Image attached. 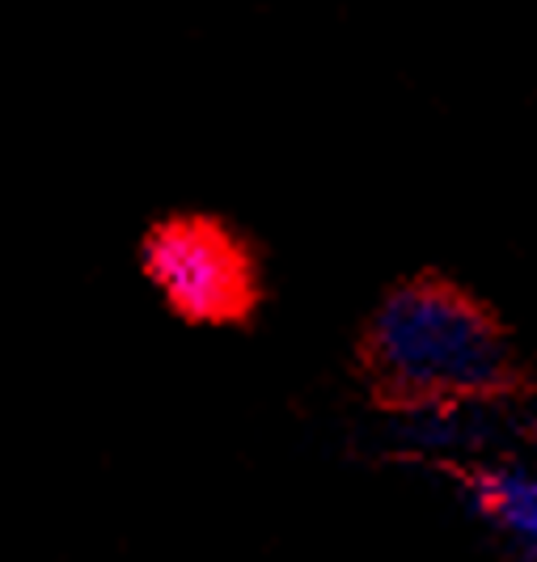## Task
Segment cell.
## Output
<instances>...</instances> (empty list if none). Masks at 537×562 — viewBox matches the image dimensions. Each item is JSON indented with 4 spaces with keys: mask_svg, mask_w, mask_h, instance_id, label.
Listing matches in <instances>:
<instances>
[{
    "mask_svg": "<svg viewBox=\"0 0 537 562\" xmlns=\"http://www.w3.org/2000/svg\"><path fill=\"white\" fill-rule=\"evenodd\" d=\"M360 368L372 397L402 419L466 411L512 381L500 322L449 280L394 283L368 313Z\"/></svg>",
    "mask_w": 537,
    "mask_h": 562,
    "instance_id": "cell-1",
    "label": "cell"
},
{
    "mask_svg": "<svg viewBox=\"0 0 537 562\" xmlns=\"http://www.w3.org/2000/svg\"><path fill=\"white\" fill-rule=\"evenodd\" d=\"M141 271L170 317L199 330H233L262 310V267L212 216H166L144 233Z\"/></svg>",
    "mask_w": 537,
    "mask_h": 562,
    "instance_id": "cell-2",
    "label": "cell"
},
{
    "mask_svg": "<svg viewBox=\"0 0 537 562\" xmlns=\"http://www.w3.org/2000/svg\"><path fill=\"white\" fill-rule=\"evenodd\" d=\"M466 507L521 562H537V474L516 465H445Z\"/></svg>",
    "mask_w": 537,
    "mask_h": 562,
    "instance_id": "cell-3",
    "label": "cell"
}]
</instances>
